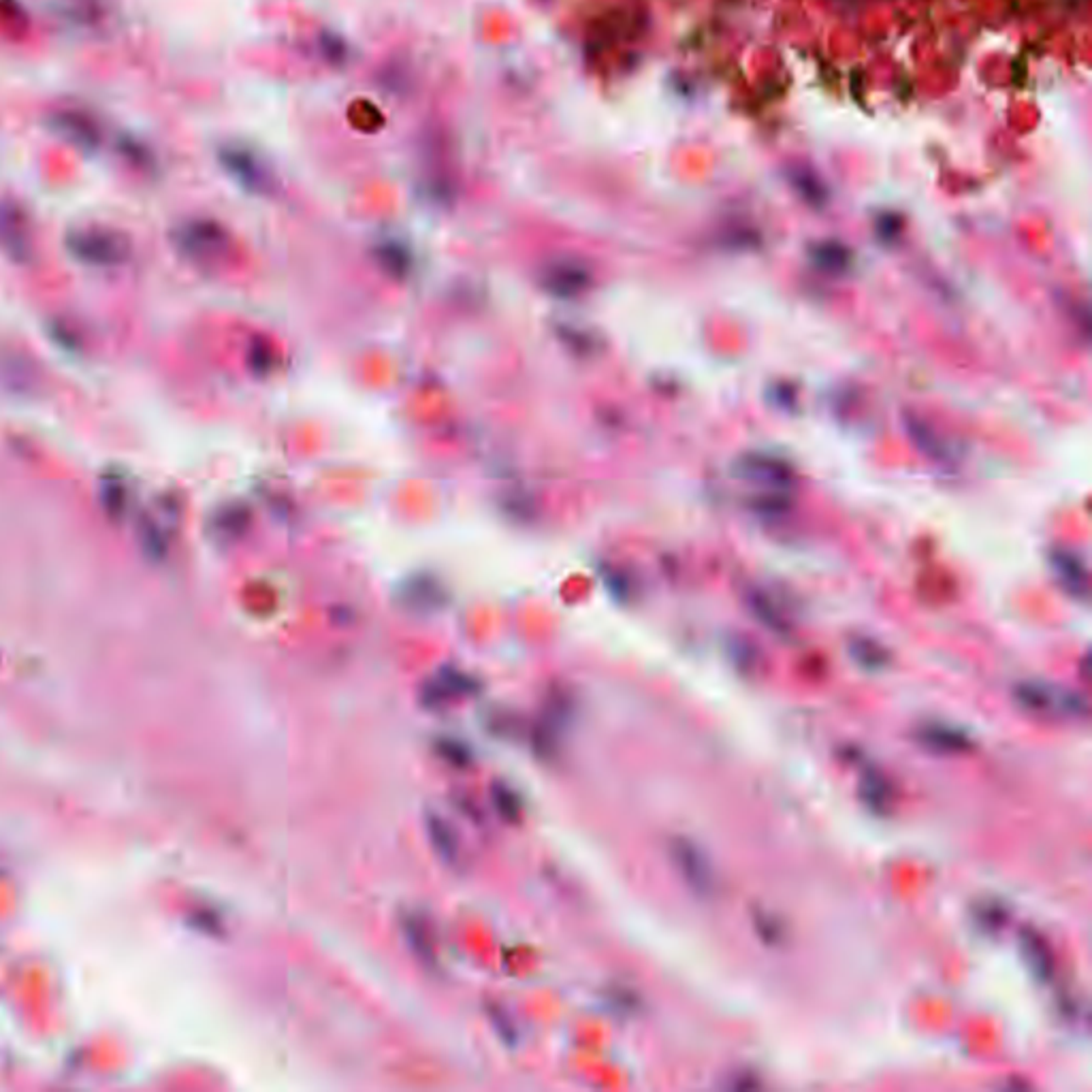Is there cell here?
Listing matches in <instances>:
<instances>
[{
	"mask_svg": "<svg viewBox=\"0 0 1092 1092\" xmlns=\"http://www.w3.org/2000/svg\"><path fill=\"white\" fill-rule=\"evenodd\" d=\"M670 853L680 877H683L685 883L697 897H711L715 892V870H713L711 860L702 851L700 845L687 839V836H677L670 845Z\"/></svg>",
	"mask_w": 1092,
	"mask_h": 1092,
	"instance_id": "cell-4",
	"label": "cell"
},
{
	"mask_svg": "<svg viewBox=\"0 0 1092 1092\" xmlns=\"http://www.w3.org/2000/svg\"><path fill=\"white\" fill-rule=\"evenodd\" d=\"M860 796L870 811L885 813L892 802V787L883 773H880L875 766H866L862 768Z\"/></svg>",
	"mask_w": 1092,
	"mask_h": 1092,
	"instance_id": "cell-14",
	"label": "cell"
},
{
	"mask_svg": "<svg viewBox=\"0 0 1092 1092\" xmlns=\"http://www.w3.org/2000/svg\"><path fill=\"white\" fill-rule=\"evenodd\" d=\"M917 738L928 749L939 753H965L973 747L971 736L965 730L949 724H926L919 728Z\"/></svg>",
	"mask_w": 1092,
	"mask_h": 1092,
	"instance_id": "cell-12",
	"label": "cell"
},
{
	"mask_svg": "<svg viewBox=\"0 0 1092 1092\" xmlns=\"http://www.w3.org/2000/svg\"><path fill=\"white\" fill-rule=\"evenodd\" d=\"M480 694V680L455 666L440 668L421 687V704L429 711H440L455 700Z\"/></svg>",
	"mask_w": 1092,
	"mask_h": 1092,
	"instance_id": "cell-3",
	"label": "cell"
},
{
	"mask_svg": "<svg viewBox=\"0 0 1092 1092\" xmlns=\"http://www.w3.org/2000/svg\"><path fill=\"white\" fill-rule=\"evenodd\" d=\"M905 427L911 442H914L926 457L934 459V462H948L949 450L946 446V442L939 438L937 431H934L931 425H926L922 418L917 416H907Z\"/></svg>",
	"mask_w": 1092,
	"mask_h": 1092,
	"instance_id": "cell-15",
	"label": "cell"
},
{
	"mask_svg": "<svg viewBox=\"0 0 1092 1092\" xmlns=\"http://www.w3.org/2000/svg\"><path fill=\"white\" fill-rule=\"evenodd\" d=\"M811 262L826 274H843L853 262L851 252L839 242H819L809 250Z\"/></svg>",
	"mask_w": 1092,
	"mask_h": 1092,
	"instance_id": "cell-18",
	"label": "cell"
},
{
	"mask_svg": "<svg viewBox=\"0 0 1092 1092\" xmlns=\"http://www.w3.org/2000/svg\"><path fill=\"white\" fill-rule=\"evenodd\" d=\"M399 602L404 609L414 613H435L442 606H446L448 594L446 589L440 585L438 579L431 574H416V577L404 580L399 591Z\"/></svg>",
	"mask_w": 1092,
	"mask_h": 1092,
	"instance_id": "cell-8",
	"label": "cell"
},
{
	"mask_svg": "<svg viewBox=\"0 0 1092 1092\" xmlns=\"http://www.w3.org/2000/svg\"><path fill=\"white\" fill-rule=\"evenodd\" d=\"M734 474L738 479L770 489H790L794 484L792 465L775 455L749 453L736 459Z\"/></svg>",
	"mask_w": 1092,
	"mask_h": 1092,
	"instance_id": "cell-5",
	"label": "cell"
},
{
	"mask_svg": "<svg viewBox=\"0 0 1092 1092\" xmlns=\"http://www.w3.org/2000/svg\"><path fill=\"white\" fill-rule=\"evenodd\" d=\"M401 928H404L408 946L412 948L416 958L421 960L425 966H433L435 965V948H433L431 931H429V926H427L425 919L416 914L404 916Z\"/></svg>",
	"mask_w": 1092,
	"mask_h": 1092,
	"instance_id": "cell-16",
	"label": "cell"
},
{
	"mask_svg": "<svg viewBox=\"0 0 1092 1092\" xmlns=\"http://www.w3.org/2000/svg\"><path fill=\"white\" fill-rule=\"evenodd\" d=\"M71 252L86 265L116 267L120 262H125L128 245L113 235L86 233L71 240Z\"/></svg>",
	"mask_w": 1092,
	"mask_h": 1092,
	"instance_id": "cell-7",
	"label": "cell"
},
{
	"mask_svg": "<svg viewBox=\"0 0 1092 1092\" xmlns=\"http://www.w3.org/2000/svg\"><path fill=\"white\" fill-rule=\"evenodd\" d=\"M849 655L860 668L870 670V672L888 668V664H890L888 648H885L882 643H877L875 638H868V636H853L849 640Z\"/></svg>",
	"mask_w": 1092,
	"mask_h": 1092,
	"instance_id": "cell-17",
	"label": "cell"
},
{
	"mask_svg": "<svg viewBox=\"0 0 1092 1092\" xmlns=\"http://www.w3.org/2000/svg\"><path fill=\"white\" fill-rule=\"evenodd\" d=\"M1007 909L1000 902H982L975 909V922L986 932H997L1007 924Z\"/></svg>",
	"mask_w": 1092,
	"mask_h": 1092,
	"instance_id": "cell-23",
	"label": "cell"
},
{
	"mask_svg": "<svg viewBox=\"0 0 1092 1092\" xmlns=\"http://www.w3.org/2000/svg\"><path fill=\"white\" fill-rule=\"evenodd\" d=\"M606 1005H609L611 1012L619 1014V1016H630L634 1014L636 1009L640 1007L636 995L628 988H613L609 990V995H606Z\"/></svg>",
	"mask_w": 1092,
	"mask_h": 1092,
	"instance_id": "cell-24",
	"label": "cell"
},
{
	"mask_svg": "<svg viewBox=\"0 0 1092 1092\" xmlns=\"http://www.w3.org/2000/svg\"><path fill=\"white\" fill-rule=\"evenodd\" d=\"M491 802H494L497 815L506 819L508 824H516L523 817L521 796L516 794L514 787L504 781H496L491 785Z\"/></svg>",
	"mask_w": 1092,
	"mask_h": 1092,
	"instance_id": "cell-20",
	"label": "cell"
},
{
	"mask_svg": "<svg viewBox=\"0 0 1092 1092\" xmlns=\"http://www.w3.org/2000/svg\"><path fill=\"white\" fill-rule=\"evenodd\" d=\"M747 604H749L753 617L758 619L764 628L775 631V634H787V631H790V626H787L783 613L777 609V604L764 594V591L751 589L749 596H747Z\"/></svg>",
	"mask_w": 1092,
	"mask_h": 1092,
	"instance_id": "cell-19",
	"label": "cell"
},
{
	"mask_svg": "<svg viewBox=\"0 0 1092 1092\" xmlns=\"http://www.w3.org/2000/svg\"><path fill=\"white\" fill-rule=\"evenodd\" d=\"M1016 700L1020 702L1026 711L1033 713H1052V715L1078 717V719H1084L1088 715L1086 697L1080 696L1078 692L1046 683H1033V680L1016 687Z\"/></svg>",
	"mask_w": 1092,
	"mask_h": 1092,
	"instance_id": "cell-2",
	"label": "cell"
},
{
	"mask_svg": "<svg viewBox=\"0 0 1092 1092\" xmlns=\"http://www.w3.org/2000/svg\"><path fill=\"white\" fill-rule=\"evenodd\" d=\"M179 250L193 260H211L225 250V233L213 225H193L179 235Z\"/></svg>",
	"mask_w": 1092,
	"mask_h": 1092,
	"instance_id": "cell-10",
	"label": "cell"
},
{
	"mask_svg": "<svg viewBox=\"0 0 1092 1092\" xmlns=\"http://www.w3.org/2000/svg\"><path fill=\"white\" fill-rule=\"evenodd\" d=\"M589 282H591L589 269L570 259L553 260L551 265H546L540 274L542 289L562 299L579 297L580 293H585L589 289Z\"/></svg>",
	"mask_w": 1092,
	"mask_h": 1092,
	"instance_id": "cell-6",
	"label": "cell"
},
{
	"mask_svg": "<svg viewBox=\"0 0 1092 1092\" xmlns=\"http://www.w3.org/2000/svg\"><path fill=\"white\" fill-rule=\"evenodd\" d=\"M427 836L433 845L438 856L446 862V865H457L459 856H462V845H459L457 834L445 817L438 813H427Z\"/></svg>",
	"mask_w": 1092,
	"mask_h": 1092,
	"instance_id": "cell-13",
	"label": "cell"
},
{
	"mask_svg": "<svg viewBox=\"0 0 1092 1092\" xmlns=\"http://www.w3.org/2000/svg\"><path fill=\"white\" fill-rule=\"evenodd\" d=\"M577 717V700L563 687H553L542 704L531 730V749L542 762H553L562 753L563 738Z\"/></svg>",
	"mask_w": 1092,
	"mask_h": 1092,
	"instance_id": "cell-1",
	"label": "cell"
},
{
	"mask_svg": "<svg viewBox=\"0 0 1092 1092\" xmlns=\"http://www.w3.org/2000/svg\"><path fill=\"white\" fill-rule=\"evenodd\" d=\"M1050 565H1052L1056 579L1067 594L1080 599L1088 596V570L1078 553L1067 551V548H1054L1050 553Z\"/></svg>",
	"mask_w": 1092,
	"mask_h": 1092,
	"instance_id": "cell-9",
	"label": "cell"
},
{
	"mask_svg": "<svg viewBox=\"0 0 1092 1092\" xmlns=\"http://www.w3.org/2000/svg\"><path fill=\"white\" fill-rule=\"evenodd\" d=\"M435 751H438L440 758L445 760L448 766L459 768V770L470 766L472 760H474L470 745L463 743L462 738H455V736L438 738V741H435Z\"/></svg>",
	"mask_w": 1092,
	"mask_h": 1092,
	"instance_id": "cell-21",
	"label": "cell"
},
{
	"mask_svg": "<svg viewBox=\"0 0 1092 1092\" xmlns=\"http://www.w3.org/2000/svg\"><path fill=\"white\" fill-rule=\"evenodd\" d=\"M484 1012H487L491 1024H494V1031L497 1033V1037L502 1039L504 1046L514 1048L516 1044H519V1031H516L514 1020L502 1005L489 1003Z\"/></svg>",
	"mask_w": 1092,
	"mask_h": 1092,
	"instance_id": "cell-22",
	"label": "cell"
},
{
	"mask_svg": "<svg viewBox=\"0 0 1092 1092\" xmlns=\"http://www.w3.org/2000/svg\"><path fill=\"white\" fill-rule=\"evenodd\" d=\"M730 655H732V660L738 668L743 670H751L755 666V651L753 647L747 643L743 638H732L730 640Z\"/></svg>",
	"mask_w": 1092,
	"mask_h": 1092,
	"instance_id": "cell-25",
	"label": "cell"
},
{
	"mask_svg": "<svg viewBox=\"0 0 1092 1092\" xmlns=\"http://www.w3.org/2000/svg\"><path fill=\"white\" fill-rule=\"evenodd\" d=\"M1017 941H1020L1022 958L1026 960V965H1029L1031 973L1044 983L1052 982V977L1056 973V963L1052 948L1048 946V941L1041 937L1034 928H1024Z\"/></svg>",
	"mask_w": 1092,
	"mask_h": 1092,
	"instance_id": "cell-11",
	"label": "cell"
}]
</instances>
